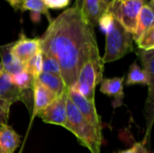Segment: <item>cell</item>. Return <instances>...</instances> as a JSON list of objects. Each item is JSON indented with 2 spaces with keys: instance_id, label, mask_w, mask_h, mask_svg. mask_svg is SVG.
<instances>
[{
  "instance_id": "cell-21",
  "label": "cell",
  "mask_w": 154,
  "mask_h": 153,
  "mask_svg": "<svg viewBox=\"0 0 154 153\" xmlns=\"http://www.w3.org/2000/svg\"><path fill=\"white\" fill-rule=\"evenodd\" d=\"M42 72L44 73H51V74H57L61 76L60 68L56 59L51 56L42 55Z\"/></svg>"
},
{
  "instance_id": "cell-3",
  "label": "cell",
  "mask_w": 154,
  "mask_h": 153,
  "mask_svg": "<svg viewBox=\"0 0 154 153\" xmlns=\"http://www.w3.org/2000/svg\"><path fill=\"white\" fill-rule=\"evenodd\" d=\"M106 36V51L102 58L104 64L120 60L134 50L133 34L127 32L115 18Z\"/></svg>"
},
{
  "instance_id": "cell-17",
  "label": "cell",
  "mask_w": 154,
  "mask_h": 153,
  "mask_svg": "<svg viewBox=\"0 0 154 153\" xmlns=\"http://www.w3.org/2000/svg\"><path fill=\"white\" fill-rule=\"evenodd\" d=\"M12 82L20 89L23 91H32L33 84L35 79L32 78V76L25 71L24 69L17 74L11 76Z\"/></svg>"
},
{
  "instance_id": "cell-29",
  "label": "cell",
  "mask_w": 154,
  "mask_h": 153,
  "mask_svg": "<svg viewBox=\"0 0 154 153\" xmlns=\"http://www.w3.org/2000/svg\"><path fill=\"white\" fill-rule=\"evenodd\" d=\"M3 72H4V69H3V67H2V65H1V63H0V76L2 75Z\"/></svg>"
},
{
  "instance_id": "cell-30",
  "label": "cell",
  "mask_w": 154,
  "mask_h": 153,
  "mask_svg": "<svg viewBox=\"0 0 154 153\" xmlns=\"http://www.w3.org/2000/svg\"><path fill=\"white\" fill-rule=\"evenodd\" d=\"M111 1H112V0H104V2H105V4H106V5H108V4H109V3H110Z\"/></svg>"
},
{
  "instance_id": "cell-2",
  "label": "cell",
  "mask_w": 154,
  "mask_h": 153,
  "mask_svg": "<svg viewBox=\"0 0 154 153\" xmlns=\"http://www.w3.org/2000/svg\"><path fill=\"white\" fill-rule=\"evenodd\" d=\"M66 129L71 132L81 144L91 153H100L102 145V133L91 125L79 112L68 96Z\"/></svg>"
},
{
  "instance_id": "cell-28",
  "label": "cell",
  "mask_w": 154,
  "mask_h": 153,
  "mask_svg": "<svg viewBox=\"0 0 154 153\" xmlns=\"http://www.w3.org/2000/svg\"><path fill=\"white\" fill-rule=\"evenodd\" d=\"M119 153H134V147H132V148H130V149H128V150L123 151H121V152H119Z\"/></svg>"
},
{
  "instance_id": "cell-25",
  "label": "cell",
  "mask_w": 154,
  "mask_h": 153,
  "mask_svg": "<svg viewBox=\"0 0 154 153\" xmlns=\"http://www.w3.org/2000/svg\"><path fill=\"white\" fill-rule=\"evenodd\" d=\"M133 147L134 153H149L144 146V142H137Z\"/></svg>"
},
{
  "instance_id": "cell-24",
  "label": "cell",
  "mask_w": 154,
  "mask_h": 153,
  "mask_svg": "<svg viewBox=\"0 0 154 153\" xmlns=\"http://www.w3.org/2000/svg\"><path fill=\"white\" fill-rule=\"evenodd\" d=\"M46 7L51 9H60L67 7L69 5L70 0H42Z\"/></svg>"
},
{
  "instance_id": "cell-4",
  "label": "cell",
  "mask_w": 154,
  "mask_h": 153,
  "mask_svg": "<svg viewBox=\"0 0 154 153\" xmlns=\"http://www.w3.org/2000/svg\"><path fill=\"white\" fill-rule=\"evenodd\" d=\"M145 2V0H112L106 5V11L111 14L127 32L134 34L140 11Z\"/></svg>"
},
{
  "instance_id": "cell-14",
  "label": "cell",
  "mask_w": 154,
  "mask_h": 153,
  "mask_svg": "<svg viewBox=\"0 0 154 153\" xmlns=\"http://www.w3.org/2000/svg\"><path fill=\"white\" fill-rule=\"evenodd\" d=\"M13 42L0 46V63L4 71L10 76L17 74L24 69L23 65L13 55L11 50Z\"/></svg>"
},
{
  "instance_id": "cell-7",
  "label": "cell",
  "mask_w": 154,
  "mask_h": 153,
  "mask_svg": "<svg viewBox=\"0 0 154 153\" xmlns=\"http://www.w3.org/2000/svg\"><path fill=\"white\" fill-rule=\"evenodd\" d=\"M32 91H23L20 90L11 79V76L5 71L0 76V99L5 100L14 104V102L20 101L23 103L28 109L31 108V95Z\"/></svg>"
},
{
  "instance_id": "cell-8",
  "label": "cell",
  "mask_w": 154,
  "mask_h": 153,
  "mask_svg": "<svg viewBox=\"0 0 154 153\" xmlns=\"http://www.w3.org/2000/svg\"><path fill=\"white\" fill-rule=\"evenodd\" d=\"M68 91L55 99L38 116L46 124L66 127Z\"/></svg>"
},
{
  "instance_id": "cell-10",
  "label": "cell",
  "mask_w": 154,
  "mask_h": 153,
  "mask_svg": "<svg viewBox=\"0 0 154 153\" xmlns=\"http://www.w3.org/2000/svg\"><path fill=\"white\" fill-rule=\"evenodd\" d=\"M75 5L79 7L84 19L94 28L106 9L104 0H76Z\"/></svg>"
},
{
  "instance_id": "cell-12",
  "label": "cell",
  "mask_w": 154,
  "mask_h": 153,
  "mask_svg": "<svg viewBox=\"0 0 154 153\" xmlns=\"http://www.w3.org/2000/svg\"><path fill=\"white\" fill-rule=\"evenodd\" d=\"M124 79L125 77L121 78H103L100 86V92L113 97V106L117 108L123 105V100L125 97L124 94Z\"/></svg>"
},
{
  "instance_id": "cell-23",
  "label": "cell",
  "mask_w": 154,
  "mask_h": 153,
  "mask_svg": "<svg viewBox=\"0 0 154 153\" xmlns=\"http://www.w3.org/2000/svg\"><path fill=\"white\" fill-rule=\"evenodd\" d=\"M11 106L10 102L0 99V125L7 124Z\"/></svg>"
},
{
  "instance_id": "cell-15",
  "label": "cell",
  "mask_w": 154,
  "mask_h": 153,
  "mask_svg": "<svg viewBox=\"0 0 154 153\" xmlns=\"http://www.w3.org/2000/svg\"><path fill=\"white\" fill-rule=\"evenodd\" d=\"M20 142V135L11 126L0 125V153H14Z\"/></svg>"
},
{
  "instance_id": "cell-16",
  "label": "cell",
  "mask_w": 154,
  "mask_h": 153,
  "mask_svg": "<svg viewBox=\"0 0 154 153\" xmlns=\"http://www.w3.org/2000/svg\"><path fill=\"white\" fill-rule=\"evenodd\" d=\"M36 80L46 88L51 90L52 93H54L58 97L62 96L69 89L66 87L60 75L42 72Z\"/></svg>"
},
{
  "instance_id": "cell-9",
  "label": "cell",
  "mask_w": 154,
  "mask_h": 153,
  "mask_svg": "<svg viewBox=\"0 0 154 153\" xmlns=\"http://www.w3.org/2000/svg\"><path fill=\"white\" fill-rule=\"evenodd\" d=\"M13 55L23 65L29 59L38 53L40 50L39 38H28L23 32H21L19 39L13 42Z\"/></svg>"
},
{
  "instance_id": "cell-18",
  "label": "cell",
  "mask_w": 154,
  "mask_h": 153,
  "mask_svg": "<svg viewBox=\"0 0 154 153\" xmlns=\"http://www.w3.org/2000/svg\"><path fill=\"white\" fill-rule=\"evenodd\" d=\"M20 11H31V13L43 14L47 17L49 23H51L52 20L49 9L46 7L42 0H23Z\"/></svg>"
},
{
  "instance_id": "cell-1",
  "label": "cell",
  "mask_w": 154,
  "mask_h": 153,
  "mask_svg": "<svg viewBox=\"0 0 154 153\" xmlns=\"http://www.w3.org/2000/svg\"><path fill=\"white\" fill-rule=\"evenodd\" d=\"M39 40L42 55L57 60L68 88L77 82L83 64L97 47L94 27L84 19L76 5L52 19Z\"/></svg>"
},
{
  "instance_id": "cell-27",
  "label": "cell",
  "mask_w": 154,
  "mask_h": 153,
  "mask_svg": "<svg viewBox=\"0 0 154 153\" xmlns=\"http://www.w3.org/2000/svg\"><path fill=\"white\" fill-rule=\"evenodd\" d=\"M31 20L33 22V23H39L40 20H41V15L40 14H37V13H31Z\"/></svg>"
},
{
  "instance_id": "cell-26",
  "label": "cell",
  "mask_w": 154,
  "mask_h": 153,
  "mask_svg": "<svg viewBox=\"0 0 154 153\" xmlns=\"http://www.w3.org/2000/svg\"><path fill=\"white\" fill-rule=\"evenodd\" d=\"M15 11L21 9V5L23 2V0H5Z\"/></svg>"
},
{
  "instance_id": "cell-20",
  "label": "cell",
  "mask_w": 154,
  "mask_h": 153,
  "mask_svg": "<svg viewBox=\"0 0 154 153\" xmlns=\"http://www.w3.org/2000/svg\"><path fill=\"white\" fill-rule=\"evenodd\" d=\"M135 42L138 45V49H154V25L150 27L147 31H145Z\"/></svg>"
},
{
  "instance_id": "cell-5",
  "label": "cell",
  "mask_w": 154,
  "mask_h": 153,
  "mask_svg": "<svg viewBox=\"0 0 154 153\" xmlns=\"http://www.w3.org/2000/svg\"><path fill=\"white\" fill-rule=\"evenodd\" d=\"M103 73L104 63L99 54L98 47H96L79 70L76 83L84 85L95 90L97 85L103 79Z\"/></svg>"
},
{
  "instance_id": "cell-13",
  "label": "cell",
  "mask_w": 154,
  "mask_h": 153,
  "mask_svg": "<svg viewBox=\"0 0 154 153\" xmlns=\"http://www.w3.org/2000/svg\"><path fill=\"white\" fill-rule=\"evenodd\" d=\"M154 22V11H153V0H150L149 2H145L143 5L138 20H137V26L134 33L133 34L134 41H136L140 36L147 31L150 27L153 26Z\"/></svg>"
},
{
  "instance_id": "cell-11",
  "label": "cell",
  "mask_w": 154,
  "mask_h": 153,
  "mask_svg": "<svg viewBox=\"0 0 154 153\" xmlns=\"http://www.w3.org/2000/svg\"><path fill=\"white\" fill-rule=\"evenodd\" d=\"M58 96L51 90L46 88L37 80L34 81L32 88V100L33 107L32 114V120L35 116H38L49 105H51Z\"/></svg>"
},
{
  "instance_id": "cell-19",
  "label": "cell",
  "mask_w": 154,
  "mask_h": 153,
  "mask_svg": "<svg viewBox=\"0 0 154 153\" xmlns=\"http://www.w3.org/2000/svg\"><path fill=\"white\" fill-rule=\"evenodd\" d=\"M42 53L41 51L33 55L23 64L24 70L30 73L35 80L42 73Z\"/></svg>"
},
{
  "instance_id": "cell-6",
  "label": "cell",
  "mask_w": 154,
  "mask_h": 153,
  "mask_svg": "<svg viewBox=\"0 0 154 153\" xmlns=\"http://www.w3.org/2000/svg\"><path fill=\"white\" fill-rule=\"evenodd\" d=\"M68 96L73 103V105L77 107L79 112L82 115V116L98 132L102 133L103 126L101 123V118L97 114L95 103L87 100L73 88L68 89Z\"/></svg>"
},
{
  "instance_id": "cell-22",
  "label": "cell",
  "mask_w": 154,
  "mask_h": 153,
  "mask_svg": "<svg viewBox=\"0 0 154 153\" xmlns=\"http://www.w3.org/2000/svg\"><path fill=\"white\" fill-rule=\"evenodd\" d=\"M113 22H114V17L112 16L111 14H109L108 12H105L101 17L99 18L98 20V26L100 27L101 31L105 33L107 32V31L110 29V27L112 26L113 24Z\"/></svg>"
}]
</instances>
